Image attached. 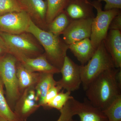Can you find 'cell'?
<instances>
[{"instance_id":"cell-9","label":"cell","mask_w":121,"mask_h":121,"mask_svg":"<svg viewBox=\"0 0 121 121\" xmlns=\"http://www.w3.org/2000/svg\"><path fill=\"white\" fill-rule=\"evenodd\" d=\"M35 87H30L21 93L16 102L13 111L19 121H26L40 107Z\"/></svg>"},{"instance_id":"cell-20","label":"cell","mask_w":121,"mask_h":121,"mask_svg":"<svg viewBox=\"0 0 121 121\" xmlns=\"http://www.w3.org/2000/svg\"><path fill=\"white\" fill-rule=\"evenodd\" d=\"M4 83L0 78V116L8 121H19L4 96Z\"/></svg>"},{"instance_id":"cell-2","label":"cell","mask_w":121,"mask_h":121,"mask_svg":"<svg viewBox=\"0 0 121 121\" xmlns=\"http://www.w3.org/2000/svg\"><path fill=\"white\" fill-rule=\"evenodd\" d=\"M26 32L32 34L37 39L43 48L44 54L48 62L60 71L69 45L59 36L39 28L31 20Z\"/></svg>"},{"instance_id":"cell-6","label":"cell","mask_w":121,"mask_h":121,"mask_svg":"<svg viewBox=\"0 0 121 121\" xmlns=\"http://www.w3.org/2000/svg\"><path fill=\"white\" fill-rule=\"evenodd\" d=\"M92 4L97 10V15L92 21L90 39L93 47L96 49L106 37L112 20L121 11L117 9L103 11L101 3L97 0L92 2Z\"/></svg>"},{"instance_id":"cell-17","label":"cell","mask_w":121,"mask_h":121,"mask_svg":"<svg viewBox=\"0 0 121 121\" xmlns=\"http://www.w3.org/2000/svg\"><path fill=\"white\" fill-rule=\"evenodd\" d=\"M17 75L21 94L28 88L35 87L40 76V73L29 70L20 62L17 64Z\"/></svg>"},{"instance_id":"cell-24","label":"cell","mask_w":121,"mask_h":121,"mask_svg":"<svg viewBox=\"0 0 121 121\" xmlns=\"http://www.w3.org/2000/svg\"><path fill=\"white\" fill-rule=\"evenodd\" d=\"M23 11L19 0H0V16Z\"/></svg>"},{"instance_id":"cell-28","label":"cell","mask_w":121,"mask_h":121,"mask_svg":"<svg viewBox=\"0 0 121 121\" xmlns=\"http://www.w3.org/2000/svg\"><path fill=\"white\" fill-rule=\"evenodd\" d=\"M109 30H121V13L115 16L111 22Z\"/></svg>"},{"instance_id":"cell-19","label":"cell","mask_w":121,"mask_h":121,"mask_svg":"<svg viewBox=\"0 0 121 121\" xmlns=\"http://www.w3.org/2000/svg\"><path fill=\"white\" fill-rule=\"evenodd\" d=\"M72 20L64 11L55 17L48 25V31L57 36L63 35Z\"/></svg>"},{"instance_id":"cell-7","label":"cell","mask_w":121,"mask_h":121,"mask_svg":"<svg viewBox=\"0 0 121 121\" xmlns=\"http://www.w3.org/2000/svg\"><path fill=\"white\" fill-rule=\"evenodd\" d=\"M31 20L28 13L24 11L1 15L0 30L12 35L26 32Z\"/></svg>"},{"instance_id":"cell-27","label":"cell","mask_w":121,"mask_h":121,"mask_svg":"<svg viewBox=\"0 0 121 121\" xmlns=\"http://www.w3.org/2000/svg\"><path fill=\"white\" fill-rule=\"evenodd\" d=\"M99 2L104 1L106 4L104 7V11H108L111 9H121V0H97Z\"/></svg>"},{"instance_id":"cell-16","label":"cell","mask_w":121,"mask_h":121,"mask_svg":"<svg viewBox=\"0 0 121 121\" xmlns=\"http://www.w3.org/2000/svg\"><path fill=\"white\" fill-rule=\"evenodd\" d=\"M26 69L32 72L59 73L60 71L52 65L44 54L34 58H26L20 62Z\"/></svg>"},{"instance_id":"cell-22","label":"cell","mask_w":121,"mask_h":121,"mask_svg":"<svg viewBox=\"0 0 121 121\" xmlns=\"http://www.w3.org/2000/svg\"><path fill=\"white\" fill-rule=\"evenodd\" d=\"M102 111L108 121H121V95L107 108Z\"/></svg>"},{"instance_id":"cell-15","label":"cell","mask_w":121,"mask_h":121,"mask_svg":"<svg viewBox=\"0 0 121 121\" xmlns=\"http://www.w3.org/2000/svg\"><path fill=\"white\" fill-rule=\"evenodd\" d=\"M69 49L82 65L86 64L96 50L90 38H86L69 44Z\"/></svg>"},{"instance_id":"cell-18","label":"cell","mask_w":121,"mask_h":121,"mask_svg":"<svg viewBox=\"0 0 121 121\" xmlns=\"http://www.w3.org/2000/svg\"><path fill=\"white\" fill-rule=\"evenodd\" d=\"M40 73L39 79L35 87V89L39 105L41 106L48 91L52 87L57 85V81L54 79V74Z\"/></svg>"},{"instance_id":"cell-26","label":"cell","mask_w":121,"mask_h":121,"mask_svg":"<svg viewBox=\"0 0 121 121\" xmlns=\"http://www.w3.org/2000/svg\"><path fill=\"white\" fill-rule=\"evenodd\" d=\"M62 89L60 86L57 85L52 87L47 93L41 106L45 108L47 105L60 92Z\"/></svg>"},{"instance_id":"cell-25","label":"cell","mask_w":121,"mask_h":121,"mask_svg":"<svg viewBox=\"0 0 121 121\" xmlns=\"http://www.w3.org/2000/svg\"><path fill=\"white\" fill-rule=\"evenodd\" d=\"M73 98V97L69 99L62 109L60 111V116L56 121H78L73 118L74 116L76 115L72 101Z\"/></svg>"},{"instance_id":"cell-11","label":"cell","mask_w":121,"mask_h":121,"mask_svg":"<svg viewBox=\"0 0 121 121\" xmlns=\"http://www.w3.org/2000/svg\"><path fill=\"white\" fill-rule=\"evenodd\" d=\"M24 11L28 13L33 22L39 28L47 31L46 14L47 4L43 0H19Z\"/></svg>"},{"instance_id":"cell-4","label":"cell","mask_w":121,"mask_h":121,"mask_svg":"<svg viewBox=\"0 0 121 121\" xmlns=\"http://www.w3.org/2000/svg\"><path fill=\"white\" fill-rule=\"evenodd\" d=\"M115 68L112 59L106 49L103 40L86 64L80 65L82 84L84 90L95 79L103 72Z\"/></svg>"},{"instance_id":"cell-5","label":"cell","mask_w":121,"mask_h":121,"mask_svg":"<svg viewBox=\"0 0 121 121\" xmlns=\"http://www.w3.org/2000/svg\"><path fill=\"white\" fill-rule=\"evenodd\" d=\"M17 61L16 58L10 53L0 58V78L5 88L6 99L13 111L21 94L17 75Z\"/></svg>"},{"instance_id":"cell-12","label":"cell","mask_w":121,"mask_h":121,"mask_svg":"<svg viewBox=\"0 0 121 121\" xmlns=\"http://www.w3.org/2000/svg\"><path fill=\"white\" fill-rule=\"evenodd\" d=\"M90 0H68L64 11L72 20L95 17Z\"/></svg>"},{"instance_id":"cell-14","label":"cell","mask_w":121,"mask_h":121,"mask_svg":"<svg viewBox=\"0 0 121 121\" xmlns=\"http://www.w3.org/2000/svg\"><path fill=\"white\" fill-rule=\"evenodd\" d=\"M106 49L117 68H121V32L119 30H110L104 40Z\"/></svg>"},{"instance_id":"cell-21","label":"cell","mask_w":121,"mask_h":121,"mask_svg":"<svg viewBox=\"0 0 121 121\" xmlns=\"http://www.w3.org/2000/svg\"><path fill=\"white\" fill-rule=\"evenodd\" d=\"M68 0H47L46 22L48 25L64 10Z\"/></svg>"},{"instance_id":"cell-29","label":"cell","mask_w":121,"mask_h":121,"mask_svg":"<svg viewBox=\"0 0 121 121\" xmlns=\"http://www.w3.org/2000/svg\"><path fill=\"white\" fill-rule=\"evenodd\" d=\"M8 53H10L9 50L2 37V31L0 30V58Z\"/></svg>"},{"instance_id":"cell-30","label":"cell","mask_w":121,"mask_h":121,"mask_svg":"<svg viewBox=\"0 0 121 121\" xmlns=\"http://www.w3.org/2000/svg\"><path fill=\"white\" fill-rule=\"evenodd\" d=\"M0 121H8L6 120V119H4V118H3V117H2L0 116Z\"/></svg>"},{"instance_id":"cell-10","label":"cell","mask_w":121,"mask_h":121,"mask_svg":"<svg viewBox=\"0 0 121 121\" xmlns=\"http://www.w3.org/2000/svg\"><path fill=\"white\" fill-rule=\"evenodd\" d=\"M94 18L72 20L63 34V40L68 45L90 38Z\"/></svg>"},{"instance_id":"cell-8","label":"cell","mask_w":121,"mask_h":121,"mask_svg":"<svg viewBox=\"0 0 121 121\" xmlns=\"http://www.w3.org/2000/svg\"><path fill=\"white\" fill-rule=\"evenodd\" d=\"M60 73L62 74V78L57 81V85L62 89L70 92L79 89L82 84L80 65H77L66 56L60 69Z\"/></svg>"},{"instance_id":"cell-23","label":"cell","mask_w":121,"mask_h":121,"mask_svg":"<svg viewBox=\"0 0 121 121\" xmlns=\"http://www.w3.org/2000/svg\"><path fill=\"white\" fill-rule=\"evenodd\" d=\"M71 92L67 91L60 92L46 106L45 108H55L60 111L73 96L71 95Z\"/></svg>"},{"instance_id":"cell-3","label":"cell","mask_w":121,"mask_h":121,"mask_svg":"<svg viewBox=\"0 0 121 121\" xmlns=\"http://www.w3.org/2000/svg\"><path fill=\"white\" fill-rule=\"evenodd\" d=\"M9 53L21 62L26 58H34L44 53V50L37 39L31 33L25 32L12 35L2 32Z\"/></svg>"},{"instance_id":"cell-1","label":"cell","mask_w":121,"mask_h":121,"mask_svg":"<svg viewBox=\"0 0 121 121\" xmlns=\"http://www.w3.org/2000/svg\"><path fill=\"white\" fill-rule=\"evenodd\" d=\"M118 69L115 68L103 72L86 89L87 100L92 105L104 110L121 95V86L116 78Z\"/></svg>"},{"instance_id":"cell-13","label":"cell","mask_w":121,"mask_h":121,"mask_svg":"<svg viewBox=\"0 0 121 121\" xmlns=\"http://www.w3.org/2000/svg\"><path fill=\"white\" fill-rule=\"evenodd\" d=\"M72 100L75 115L79 116L80 121H108L103 111L92 105L87 99L83 102L74 98Z\"/></svg>"}]
</instances>
